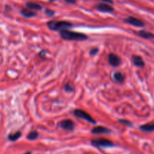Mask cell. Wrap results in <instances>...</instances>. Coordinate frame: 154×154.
Masks as SVG:
<instances>
[{
	"label": "cell",
	"mask_w": 154,
	"mask_h": 154,
	"mask_svg": "<svg viewBox=\"0 0 154 154\" xmlns=\"http://www.w3.org/2000/svg\"><path fill=\"white\" fill-rule=\"evenodd\" d=\"M60 36L61 38L65 40H74V41H83L86 39L88 36L83 33H80L73 32V31H70V30H63L60 32Z\"/></svg>",
	"instance_id": "obj_1"
},
{
	"label": "cell",
	"mask_w": 154,
	"mask_h": 154,
	"mask_svg": "<svg viewBox=\"0 0 154 154\" xmlns=\"http://www.w3.org/2000/svg\"><path fill=\"white\" fill-rule=\"evenodd\" d=\"M72 24L66 21H51L48 23V27L52 30H63L72 27Z\"/></svg>",
	"instance_id": "obj_2"
},
{
	"label": "cell",
	"mask_w": 154,
	"mask_h": 154,
	"mask_svg": "<svg viewBox=\"0 0 154 154\" xmlns=\"http://www.w3.org/2000/svg\"><path fill=\"white\" fill-rule=\"evenodd\" d=\"M75 116H77L79 118H81V119H85V120L88 121V122H91V123H93V124H95V120H94L92 116L89 114H88L86 112L83 111L82 110H76L74 111Z\"/></svg>",
	"instance_id": "obj_3"
},
{
	"label": "cell",
	"mask_w": 154,
	"mask_h": 154,
	"mask_svg": "<svg viewBox=\"0 0 154 154\" xmlns=\"http://www.w3.org/2000/svg\"><path fill=\"white\" fill-rule=\"evenodd\" d=\"M92 144L95 147H107L113 146V143L112 141L106 139H97V140H92Z\"/></svg>",
	"instance_id": "obj_4"
},
{
	"label": "cell",
	"mask_w": 154,
	"mask_h": 154,
	"mask_svg": "<svg viewBox=\"0 0 154 154\" xmlns=\"http://www.w3.org/2000/svg\"><path fill=\"white\" fill-rule=\"evenodd\" d=\"M125 22L127 23V24H131L132 26H135V27H144V23L141 20L138 19V18H135L134 17H129L128 18L125 19Z\"/></svg>",
	"instance_id": "obj_5"
},
{
	"label": "cell",
	"mask_w": 154,
	"mask_h": 154,
	"mask_svg": "<svg viewBox=\"0 0 154 154\" xmlns=\"http://www.w3.org/2000/svg\"><path fill=\"white\" fill-rule=\"evenodd\" d=\"M59 126H60L61 129H64V130L70 131L73 130V129H74L75 124L74 122L72 120H70V119H65V120H63L60 122Z\"/></svg>",
	"instance_id": "obj_6"
},
{
	"label": "cell",
	"mask_w": 154,
	"mask_h": 154,
	"mask_svg": "<svg viewBox=\"0 0 154 154\" xmlns=\"http://www.w3.org/2000/svg\"><path fill=\"white\" fill-rule=\"evenodd\" d=\"M108 60L110 65L113 66V67H118L121 64L120 57L116 54H113V53L109 54Z\"/></svg>",
	"instance_id": "obj_7"
},
{
	"label": "cell",
	"mask_w": 154,
	"mask_h": 154,
	"mask_svg": "<svg viewBox=\"0 0 154 154\" xmlns=\"http://www.w3.org/2000/svg\"><path fill=\"white\" fill-rule=\"evenodd\" d=\"M95 8L98 11H102V12H113L114 11V8L110 5L106 3H100L97 4L95 6Z\"/></svg>",
	"instance_id": "obj_8"
},
{
	"label": "cell",
	"mask_w": 154,
	"mask_h": 154,
	"mask_svg": "<svg viewBox=\"0 0 154 154\" xmlns=\"http://www.w3.org/2000/svg\"><path fill=\"white\" fill-rule=\"evenodd\" d=\"M132 60H133V63L135 66L137 67H144V61L143 60L141 57L140 56H138V55H134L132 57Z\"/></svg>",
	"instance_id": "obj_9"
},
{
	"label": "cell",
	"mask_w": 154,
	"mask_h": 154,
	"mask_svg": "<svg viewBox=\"0 0 154 154\" xmlns=\"http://www.w3.org/2000/svg\"><path fill=\"white\" fill-rule=\"evenodd\" d=\"M110 132V129H106L103 126H96L92 129V132L93 134H106Z\"/></svg>",
	"instance_id": "obj_10"
},
{
	"label": "cell",
	"mask_w": 154,
	"mask_h": 154,
	"mask_svg": "<svg viewBox=\"0 0 154 154\" xmlns=\"http://www.w3.org/2000/svg\"><path fill=\"white\" fill-rule=\"evenodd\" d=\"M140 129L145 132H152L154 131V122H150L140 126Z\"/></svg>",
	"instance_id": "obj_11"
},
{
	"label": "cell",
	"mask_w": 154,
	"mask_h": 154,
	"mask_svg": "<svg viewBox=\"0 0 154 154\" xmlns=\"http://www.w3.org/2000/svg\"><path fill=\"white\" fill-rule=\"evenodd\" d=\"M138 36L144 39H153L154 38V35L151 33L148 32V31H146V30H141L138 32Z\"/></svg>",
	"instance_id": "obj_12"
},
{
	"label": "cell",
	"mask_w": 154,
	"mask_h": 154,
	"mask_svg": "<svg viewBox=\"0 0 154 154\" xmlns=\"http://www.w3.org/2000/svg\"><path fill=\"white\" fill-rule=\"evenodd\" d=\"M113 79L118 83H122L125 80V76L122 72H116L113 74Z\"/></svg>",
	"instance_id": "obj_13"
},
{
	"label": "cell",
	"mask_w": 154,
	"mask_h": 154,
	"mask_svg": "<svg viewBox=\"0 0 154 154\" xmlns=\"http://www.w3.org/2000/svg\"><path fill=\"white\" fill-rule=\"evenodd\" d=\"M21 13L23 16L26 17V18H32V17H34L36 15V14L35 12H33V11H30L29 9H23L21 11Z\"/></svg>",
	"instance_id": "obj_14"
},
{
	"label": "cell",
	"mask_w": 154,
	"mask_h": 154,
	"mask_svg": "<svg viewBox=\"0 0 154 154\" xmlns=\"http://www.w3.org/2000/svg\"><path fill=\"white\" fill-rule=\"evenodd\" d=\"M26 5L28 8L30 9H33V10H41L42 9V6L39 5V4L35 3V2H28L26 3Z\"/></svg>",
	"instance_id": "obj_15"
},
{
	"label": "cell",
	"mask_w": 154,
	"mask_h": 154,
	"mask_svg": "<svg viewBox=\"0 0 154 154\" xmlns=\"http://www.w3.org/2000/svg\"><path fill=\"white\" fill-rule=\"evenodd\" d=\"M21 136V133L20 132H17L14 134H10L8 136V140L11 141H15Z\"/></svg>",
	"instance_id": "obj_16"
},
{
	"label": "cell",
	"mask_w": 154,
	"mask_h": 154,
	"mask_svg": "<svg viewBox=\"0 0 154 154\" xmlns=\"http://www.w3.org/2000/svg\"><path fill=\"white\" fill-rule=\"evenodd\" d=\"M39 136V134L36 131H32V132H30L28 135H27V139L30 141H33V140H35L38 138Z\"/></svg>",
	"instance_id": "obj_17"
},
{
	"label": "cell",
	"mask_w": 154,
	"mask_h": 154,
	"mask_svg": "<svg viewBox=\"0 0 154 154\" xmlns=\"http://www.w3.org/2000/svg\"><path fill=\"white\" fill-rule=\"evenodd\" d=\"M73 87L70 83H67L64 86V90L67 92H73Z\"/></svg>",
	"instance_id": "obj_18"
},
{
	"label": "cell",
	"mask_w": 154,
	"mask_h": 154,
	"mask_svg": "<svg viewBox=\"0 0 154 154\" xmlns=\"http://www.w3.org/2000/svg\"><path fill=\"white\" fill-rule=\"evenodd\" d=\"M45 14L48 15V16L51 17L53 16L54 14V11H52V10H50V9H46L45 10Z\"/></svg>",
	"instance_id": "obj_19"
},
{
	"label": "cell",
	"mask_w": 154,
	"mask_h": 154,
	"mask_svg": "<svg viewBox=\"0 0 154 154\" xmlns=\"http://www.w3.org/2000/svg\"><path fill=\"white\" fill-rule=\"evenodd\" d=\"M119 122H121V123H122V124H129V126H132V123H131L130 122H129V121L122 120V119H120Z\"/></svg>",
	"instance_id": "obj_20"
},
{
	"label": "cell",
	"mask_w": 154,
	"mask_h": 154,
	"mask_svg": "<svg viewBox=\"0 0 154 154\" xmlns=\"http://www.w3.org/2000/svg\"><path fill=\"white\" fill-rule=\"evenodd\" d=\"M97 51H98V49H97V48H93L92 50H91L90 54H92V55H94V54H96V52H97Z\"/></svg>",
	"instance_id": "obj_21"
},
{
	"label": "cell",
	"mask_w": 154,
	"mask_h": 154,
	"mask_svg": "<svg viewBox=\"0 0 154 154\" xmlns=\"http://www.w3.org/2000/svg\"><path fill=\"white\" fill-rule=\"evenodd\" d=\"M64 1L69 4H75L76 2V0H64Z\"/></svg>",
	"instance_id": "obj_22"
},
{
	"label": "cell",
	"mask_w": 154,
	"mask_h": 154,
	"mask_svg": "<svg viewBox=\"0 0 154 154\" xmlns=\"http://www.w3.org/2000/svg\"><path fill=\"white\" fill-rule=\"evenodd\" d=\"M99 1H101V2H107V3H113V1L112 0H99Z\"/></svg>",
	"instance_id": "obj_23"
},
{
	"label": "cell",
	"mask_w": 154,
	"mask_h": 154,
	"mask_svg": "<svg viewBox=\"0 0 154 154\" xmlns=\"http://www.w3.org/2000/svg\"><path fill=\"white\" fill-rule=\"evenodd\" d=\"M24 154H31V153H30V152H27V153H24Z\"/></svg>",
	"instance_id": "obj_24"
},
{
	"label": "cell",
	"mask_w": 154,
	"mask_h": 154,
	"mask_svg": "<svg viewBox=\"0 0 154 154\" xmlns=\"http://www.w3.org/2000/svg\"><path fill=\"white\" fill-rule=\"evenodd\" d=\"M50 1H52V0H50Z\"/></svg>",
	"instance_id": "obj_25"
}]
</instances>
